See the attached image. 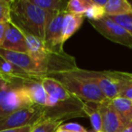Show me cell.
Returning <instances> with one entry per match:
<instances>
[{"label":"cell","mask_w":132,"mask_h":132,"mask_svg":"<svg viewBox=\"0 0 132 132\" xmlns=\"http://www.w3.org/2000/svg\"><path fill=\"white\" fill-rule=\"evenodd\" d=\"M106 16H118V15L132 14V4L127 0H108L104 6Z\"/></svg>","instance_id":"2e32d148"},{"label":"cell","mask_w":132,"mask_h":132,"mask_svg":"<svg viewBox=\"0 0 132 132\" xmlns=\"http://www.w3.org/2000/svg\"><path fill=\"white\" fill-rule=\"evenodd\" d=\"M125 73H126V75L128 76L129 79L132 80V72H125Z\"/></svg>","instance_id":"1f68e13d"},{"label":"cell","mask_w":132,"mask_h":132,"mask_svg":"<svg viewBox=\"0 0 132 132\" xmlns=\"http://www.w3.org/2000/svg\"><path fill=\"white\" fill-rule=\"evenodd\" d=\"M72 72L94 82L99 87L107 99L113 100L114 98L119 96L118 84L113 78L109 74L108 71L97 72V71H89L78 68L74 71H72Z\"/></svg>","instance_id":"9c48e42d"},{"label":"cell","mask_w":132,"mask_h":132,"mask_svg":"<svg viewBox=\"0 0 132 132\" xmlns=\"http://www.w3.org/2000/svg\"><path fill=\"white\" fill-rule=\"evenodd\" d=\"M8 24H5V23H0V47L2 46L3 42H4L5 35H6V30H7Z\"/></svg>","instance_id":"83f0119b"},{"label":"cell","mask_w":132,"mask_h":132,"mask_svg":"<svg viewBox=\"0 0 132 132\" xmlns=\"http://www.w3.org/2000/svg\"><path fill=\"white\" fill-rule=\"evenodd\" d=\"M56 132H72V131H70V130H66V129H63V128H59L58 129L56 130Z\"/></svg>","instance_id":"4dcf8cb0"},{"label":"cell","mask_w":132,"mask_h":132,"mask_svg":"<svg viewBox=\"0 0 132 132\" xmlns=\"http://www.w3.org/2000/svg\"><path fill=\"white\" fill-rule=\"evenodd\" d=\"M119 87V96L132 101V80L126 75L125 72L108 71Z\"/></svg>","instance_id":"9a60e30c"},{"label":"cell","mask_w":132,"mask_h":132,"mask_svg":"<svg viewBox=\"0 0 132 132\" xmlns=\"http://www.w3.org/2000/svg\"><path fill=\"white\" fill-rule=\"evenodd\" d=\"M92 5V0H71L67 4L66 11L74 15H84Z\"/></svg>","instance_id":"44dd1931"},{"label":"cell","mask_w":132,"mask_h":132,"mask_svg":"<svg viewBox=\"0 0 132 132\" xmlns=\"http://www.w3.org/2000/svg\"><path fill=\"white\" fill-rule=\"evenodd\" d=\"M52 77L58 80L71 93L84 102L101 103L107 100L95 83L76 75L72 72L58 73Z\"/></svg>","instance_id":"3957f363"},{"label":"cell","mask_w":132,"mask_h":132,"mask_svg":"<svg viewBox=\"0 0 132 132\" xmlns=\"http://www.w3.org/2000/svg\"><path fill=\"white\" fill-rule=\"evenodd\" d=\"M84 16L89 19V21H96L100 20L102 17L105 16L104 7H101L100 6H97L94 4L93 0H92V5L88 8L86 13L84 14Z\"/></svg>","instance_id":"603a6c76"},{"label":"cell","mask_w":132,"mask_h":132,"mask_svg":"<svg viewBox=\"0 0 132 132\" xmlns=\"http://www.w3.org/2000/svg\"><path fill=\"white\" fill-rule=\"evenodd\" d=\"M114 20L116 23L121 26L127 32L131 35L132 36V14L124 15H118V16H109Z\"/></svg>","instance_id":"d4e9b609"},{"label":"cell","mask_w":132,"mask_h":132,"mask_svg":"<svg viewBox=\"0 0 132 132\" xmlns=\"http://www.w3.org/2000/svg\"><path fill=\"white\" fill-rule=\"evenodd\" d=\"M120 132H132V121L127 123Z\"/></svg>","instance_id":"f546056e"},{"label":"cell","mask_w":132,"mask_h":132,"mask_svg":"<svg viewBox=\"0 0 132 132\" xmlns=\"http://www.w3.org/2000/svg\"><path fill=\"white\" fill-rule=\"evenodd\" d=\"M33 105L23 83H13L0 92V120L16 110Z\"/></svg>","instance_id":"277c9868"},{"label":"cell","mask_w":132,"mask_h":132,"mask_svg":"<svg viewBox=\"0 0 132 132\" xmlns=\"http://www.w3.org/2000/svg\"><path fill=\"white\" fill-rule=\"evenodd\" d=\"M17 81H13V80L9 79V78L6 77V76H4L3 74L0 73V92L1 90H3L5 88H6L7 86H9V85L13 84V83H16ZM22 83V82H20Z\"/></svg>","instance_id":"4316f807"},{"label":"cell","mask_w":132,"mask_h":132,"mask_svg":"<svg viewBox=\"0 0 132 132\" xmlns=\"http://www.w3.org/2000/svg\"><path fill=\"white\" fill-rule=\"evenodd\" d=\"M0 48L15 53H28V46L26 35L20 29L9 23L5 35L4 42Z\"/></svg>","instance_id":"8fae6325"},{"label":"cell","mask_w":132,"mask_h":132,"mask_svg":"<svg viewBox=\"0 0 132 132\" xmlns=\"http://www.w3.org/2000/svg\"><path fill=\"white\" fill-rule=\"evenodd\" d=\"M32 128H33V126H24V127H22V128L0 130V132H30L32 129Z\"/></svg>","instance_id":"f1b7e54d"},{"label":"cell","mask_w":132,"mask_h":132,"mask_svg":"<svg viewBox=\"0 0 132 132\" xmlns=\"http://www.w3.org/2000/svg\"><path fill=\"white\" fill-rule=\"evenodd\" d=\"M50 13L32 3L31 0H12L11 24L24 35L44 40Z\"/></svg>","instance_id":"7a4b0ae2"},{"label":"cell","mask_w":132,"mask_h":132,"mask_svg":"<svg viewBox=\"0 0 132 132\" xmlns=\"http://www.w3.org/2000/svg\"><path fill=\"white\" fill-rule=\"evenodd\" d=\"M28 54L35 61L43 78L52 77L58 73L78 69L75 58L64 53H53L44 47L43 41L30 35H26Z\"/></svg>","instance_id":"6da1fadb"},{"label":"cell","mask_w":132,"mask_h":132,"mask_svg":"<svg viewBox=\"0 0 132 132\" xmlns=\"http://www.w3.org/2000/svg\"><path fill=\"white\" fill-rule=\"evenodd\" d=\"M61 128H63L66 130H70L72 132H87V130L81 126L78 123H67V124H62L60 127Z\"/></svg>","instance_id":"484cf974"},{"label":"cell","mask_w":132,"mask_h":132,"mask_svg":"<svg viewBox=\"0 0 132 132\" xmlns=\"http://www.w3.org/2000/svg\"><path fill=\"white\" fill-rule=\"evenodd\" d=\"M66 11L50 13L43 40L44 47L53 53H64L62 41V23Z\"/></svg>","instance_id":"52a82bcc"},{"label":"cell","mask_w":132,"mask_h":132,"mask_svg":"<svg viewBox=\"0 0 132 132\" xmlns=\"http://www.w3.org/2000/svg\"><path fill=\"white\" fill-rule=\"evenodd\" d=\"M42 84L48 96L46 106H53L58 101L69 100L73 95L53 77H44L42 80Z\"/></svg>","instance_id":"7c38bea8"},{"label":"cell","mask_w":132,"mask_h":132,"mask_svg":"<svg viewBox=\"0 0 132 132\" xmlns=\"http://www.w3.org/2000/svg\"><path fill=\"white\" fill-rule=\"evenodd\" d=\"M28 96L31 99L34 105L46 106L47 105L48 96L42 84V81H30L23 83Z\"/></svg>","instance_id":"4fadbf2b"},{"label":"cell","mask_w":132,"mask_h":132,"mask_svg":"<svg viewBox=\"0 0 132 132\" xmlns=\"http://www.w3.org/2000/svg\"><path fill=\"white\" fill-rule=\"evenodd\" d=\"M0 73L11 79L16 75L17 67L0 55Z\"/></svg>","instance_id":"7402d4cb"},{"label":"cell","mask_w":132,"mask_h":132,"mask_svg":"<svg viewBox=\"0 0 132 132\" xmlns=\"http://www.w3.org/2000/svg\"><path fill=\"white\" fill-rule=\"evenodd\" d=\"M85 19L84 15H74L66 11L62 23V41L65 43L80 29Z\"/></svg>","instance_id":"5bb4252c"},{"label":"cell","mask_w":132,"mask_h":132,"mask_svg":"<svg viewBox=\"0 0 132 132\" xmlns=\"http://www.w3.org/2000/svg\"><path fill=\"white\" fill-rule=\"evenodd\" d=\"M31 1L37 6L49 13L66 11L68 4V2L64 0H31Z\"/></svg>","instance_id":"d6986e66"},{"label":"cell","mask_w":132,"mask_h":132,"mask_svg":"<svg viewBox=\"0 0 132 132\" xmlns=\"http://www.w3.org/2000/svg\"><path fill=\"white\" fill-rule=\"evenodd\" d=\"M93 28L105 38L132 49V36L121 26L112 20L110 17H102L100 20L89 21Z\"/></svg>","instance_id":"ba28073f"},{"label":"cell","mask_w":132,"mask_h":132,"mask_svg":"<svg viewBox=\"0 0 132 132\" xmlns=\"http://www.w3.org/2000/svg\"><path fill=\"white\" fill-rule=\"evenodd\" d=\"M83 110L86 115L89 117L92 123V128L95 132H101L102 128V120H101V114L100 111L99 103L96 102H85Z\"/></svg>","instance_id":"ac0fdd59"},{"label":"cell","mask_w":132,"mask_h":132,"mask_svg":"<svg viewBox=\"0 0 132 132\" xmlns=\"http://www.w3.org/2000/svg\"><path fill=\"white\" fill-rule=\"evenodd\" d=\"M44 106L33 105L13 112L0 120V130L22 128L24 126H34L42 120Z\"/></svg>","instance_id":"8992f818"},{"label":"cell","mask_w":132,"mask_h":132,"mask_svg":"<svg viewBox=\"0 0 132 132\" xmlns=\"http://www.w3.org/2000/svg\"><path fill=\"white\" fill-rule=\"evenodd\" d=\"M11 1L0 0V23H11Z\"/></svg>","instance_id":"cb8c5ba5"},{"label":"cell","mask_w":132,"mask_h":132,"mask_svg":"<svg viewBox=\"0 0 132 132\" xmlns=\"http://www.w3.org/2000/svg\"><path fill=\"white\" fill-rule=\"evenodd\" d=\"M92 132H95V131H92Z\"/></svg>","instance_id":"d6a6232c"},{"label":"cell","mask_w":132,"mask_h":132,"mask_svg":"<svg viewBox=\"0 0 132 132\" xmlns=\"http://www.w3.org/2000/svg\"><path fill=\"white\" fill-rule=\"evenodd\" d=\"M63 121L54 119H42L34 125L30 132H56V130L62 125Z\"/></svg>","instance_id":"ffe728a7"},{"label":"cell","mask_w":132,"mask_h":132,"mask_svg":"<svg viewBox=\"0 0 132 132\" xmlns=\"http://www.w3.org/2000/svg\"><path fill=\"white\" fill-rule=\"evenodd\" d=\"M111 103L113 105L114 109L118 112L121 119L124 120V122L128 123L132 121V101L123 97L114 98L111 100Z\"/></svg>","instance_id":"e0dca14e"},{"label":"cell","mask_w":132,"mask_h":132,"mask_svg":"<svg viewBox=\"0 0 132 132\" xmlns=\"http://www.w3.org/2000/svg\"><path fill=\"white\" fill-rule=\"evenodd\" d=\"M84 101L72 95L69 100L58 101L53 106H44L43 119H54L65 121L77 117H86L83 110Z\"/></svg>","instance_id":"5b68a950"},{"label":"cell","mask_w":132,"mask_h":132,"mask_svg":"<svg viewBox=\"0 0 132 132\" xmlns=\"http://www.w3.org/2000/svg\"><path fill=\"white\" fill-rule=\"evenodd\" d=\"M99 107L102 120L101 132H120L126 123L114 109L111 100H105L99 103Z\"/></svg>","instance_id":"30bf717a"}]
</instances>
